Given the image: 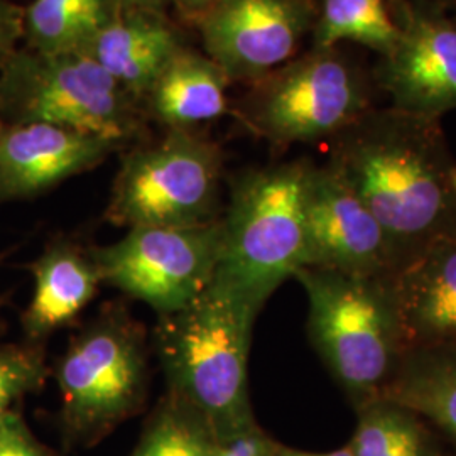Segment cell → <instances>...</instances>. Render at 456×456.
I'll return each instance as SVG.
<instances>
[{
  "label": "cell",
  "mask_w": 456,
  "mask_h": 456,
  "mask_svg": "<svg viewBox=\"0 0 456 456\" xmlns=\"http://www.w3.org/2000/svg\"><path fill=\"white\" fill-rule=\"evenodd\" d=\"M134 456H152V455H151V452H149V448H147L146 443H144V441H142V443H141V446H139V448H137V452H135V453H134Z\"/></svg>",
  "instance_id": "obj_30"
},
{
  "label": "cell",
  "mask_w": 456,
  "mask_h": 456,
  "mask_svg": "<svg viewBox=\"0 0 456 456\" xmlns=\"http://www.w3.org/2000/svg\"><path fill=\"white\" fill-rule=\"evenodd\" d=\"M311 345L355 408L382 395L404 346L389 277L301 267Z\"/></svg>",
  "instance_id": "obj_4"
},
{
  "label": "cell",
  "mask_w": 456,
  "mask_h": 456,
  "mask_svg": "<svg viewBox=\"0 0 456 456\" xmlns=\"http://www.w3.org/2000/svg\"><path fill=\"white\" fill-rule=\"evenodd\" d=\"M122 11L124 0H33L24 12L26 48L82 51Z\"/></svg>",
  "instance_id": "obj_19"
},
{
  "label": "cell",
  "mask_w": 456,
  "mask_h": 456,
  "mask_svg": "<svg viewBox=\"0 0 456 456\" xmlns=\"http://www.w3.org/2000/svg\"><path fill=\"white\" fill-rule=\"evenodd\" d=\"M222 218L198 227L131 228L118 242L90 250L102 282L159 314L203 293L222 254Z\"/></svg>",
  "instance_id": "obj_8"
},
{
  "label": "cell",
  "mask_w": 456,
  "mask_h": 456,
  "mask_svg": "<svg viewBox=\"0 0 456 456\" xmlns=\"http://www.w3.org/2000/svg\"><path fill=\"white\" fill-rule=\"evenodd\" d=\"M48 375L39 345L0 343V423L26 394L39 391Z\"/></svg>",
  "instance_id": "obj_23"
},
{
  "label": "cell",
  "mask_w": 456,
  "mask_h": 456,
  "mask_svg": "<svg viewBox=\"0 0 456 456\" xmlns=\"http://www.w3.org/2000/svg\"><path fill=\"white\" fill-rule=\"evenodd\" d=\"M212 456H277V446L254 426L225 440H215Z\"/></svg>",
  "instance_id": "obj_24"
},
{
  "label": "cell",
  "mask_w": 456,
  "mask_h": 456,
  "mask_svg": "<svg viewBox=\"0 0 456 456\" xmlns=\"http://www.w3.org/2000/svg\"><path fill=\"white\" fill-rule=\"evenodd\" d=\"M120 147L43 122L5 124L0 132V203L43 195L95 169Z\"/></svg>",
  "instance_id": "obj_12"
},
{
  "label": "cell",
  "mask_w": 456,
  "mask_h": 456,
  "mask_svg": "<svg viewBox=\"0 0 456 456\" xmlns=\"http://www.w3.org/2000/svg\"><path fill=\"white\" fill-rule=\"evenodd\" d=\"M225 73L207 54L184 48L147 92V110L167 129H193L227 114Z\"/></svg>",
  "instance_id": "obj_17"
},
{
  "label": "cell",
  "mask_w": 456,
  "mask_h": 456,
  "mask_svg": "<svg viewBox=\"0 0 456 456\" xmlns=\"http://www.w3.org/2000/svg\"><path fill=\"white\" fill-rule=\"evenodd\" d=\"M0 456H46L17 412L0 423Z\"/></svg>",
  "instance_id": "obj_25"
},
{
  "label": "cell",
  "mask_w": 456,
  "mask_h": 456,
  "mask_svg": "<svg viewBox=\"0 0 456 456\" xmlns=\"http://www.w3.org/2000/svg\"><path fill=\"white\" fill-rule=\"evenodd\" d=\"M306 233V267L369 277H391L395 271L384 228L331 164L311 166Z\"/></svg>",
  "instance_id": "obj_11"
},
{
  "label": "cell",
  "mask_w": 456,
  "mask_h": 456,
  "mask_svg": "<svg viewBox=\"0 0 456 456\" xmlns=\"http://www.w3.org/2000/svg\"><path fill=\"white\" fill-rule=\"evenodd\" d=\"M389 284L404 350L456 346V235L406 262Z\"/></svg>",
  "instance_id": "obj_14"
},
{
  "label": "cell",
  "mask_w": 456,
  "mask_h": 456,
  "mask_svg": "<svg viewBox=\"0 0 456 456\" xmlns=\"http://www.w3.org/2000/svg\"><path fill=\"white\" fill-rule=\"evenodd\" d=\"M359 423L350 441L354 456H433L423 419L386 395L357 406Z\"/></svg>",
  "instance_id": "obj_20"
},
{
  "label": "cell",
  "mask_w": 456,
  "mask_h": 456,
  "mask_svg": "<svg viewBox=\"0 0 456 456\" xmlns=\"http://www.w3.org/2000/svg\"><path fill=\"white\" fill-rule=\"evenodd\" d=\"M450 183H452V188H453V191H455L456 195V166L453 167V171H452V176H450Z\"/></svg>",
  "instance_id": "obj_31"
},
{
  "label": "cell",
  "mask_w": 456,
  "mask_h": 456,
  "mask_svg": "<svg viewBox=\"0 0 456 456\" xmlns=\"http://www.w3.org/2000/svg\"><path fill=\"white\" fill-rule=\"evenodd\" d=\"M222 154L193 129H167L131 149L115 176L105 218L117 227H198L218 220Z\"/></svg>",
  "instance_id": "obj_6"
},
{
  "label": "cell",
  "mask_w": 456,
  "mask_h": 456,
  "mask_svg": "<svg viewBox=\"0 0 456 456\" xmlns=\"http://www.w3.org/2000/svg\"><path fill=\"white\" fill-rule=\"evenodd\" d=\"M220 0H173V4L181 11V14L198 20L205 12H208L213 5Z\"/></svg>",
  "instance_id": "obj_27"
},
{
  "label": "cell",
  "mask_w": 456,
  "mask_h": 456,
  "mask_svg": "<svg viewBox=\"0 0 456 456\" xmlns=\"http://www.w3.org/2000/svg\"><path fill=\"white\" fill-rule=\"evenodd\" d=\"M184 48L181 34L166 14L124 9L80 53L142 102L164 68Z\"/></svg>",
  "instance_id": "obj_15"
},
{
  "label": "cell",
  "mask_w": 456,
  "mask_h": 456,
  "mask_svg": "<svg viewBox=\"0 0 456 456\" xmlns=\"http://www.w3.org/2000/svg\"><path fill=\"white\" fill-rule=\"evenodd\" d=\"M56 382L73 429L92 433L120 421L146 395L142 328L126 311H103L69 342Z\"/></svg>",
  "instance_id": "obj_7"
},
{
  "label": "cell",
  "mask_w": 456,
  "mask_h": 456,
  "mask_svg": "<svg viewBox=\"0 0 456 456\" xmlns=\"http://www.w3.org/2000/svg\"><path fill=\"white\" fill-rule=\"evenodd\" d=\"M311 166L293 161L252 169L232 190L215 276L257 313L284 281L308 265Z\"/></svg>",
  "instance_id": "obj_3"
},
{
  "label": "cell",
  "mask_w": 456,
  "mask_h": 456,
  "mask_svg": "<svg viewBox=\"0 0 456 456\" xmlns=\"http://www.w3.org/2000/svg\"><path fill=\"white\" fill-rule=\"evenodd\" d=\"M384 83L395 110L438 118L456 110V29L431 17H409L387 54Z\"/></svg>",
  "instance_id": "obj_13"
},
{
  "label": "cell",
  "mask_w": 456,
  "mask_h": 456,
  "mask_svg": "<svg viewBox=\"0 0 456 456\" xmlns=\"http://www.w3.org/2000/svg\"><path fill=\"white\" fill-rule=\"evenodd\" d=\"M4 127H5V122H4V117H2V114H0V132H2Z\"/></svg>",
  "instance_id": "obj_32"
},
{
  "label": "cell",
  "mask_w": 456,
  "mask_h": 456,
  "mask_svg": "<svg viewBox=\"0 0 456 456\" xmlns=\"http://www.w3.org/2000/svg\"><path fill=\"white\" fill-rule=\"evenodd\" d=\"M310 16L297 0H220L198 19L207 56L228 80H254L284 65Z\"/></svg>",
  "instance_id": "obj_10"
},
{
  "label": "cell",
  "mask_w": 456,
  "mask_h": 456,
  "mask_svg": "<svg viewBox=\"0 0 456 456\" xmlns=\"http://www.w3.org/2000/svg\"><path fill=\"white\" fill-rule=\"evenodd\" d=\"M152 456H212L213 438L201 418L169 395L144 436Z\"/></svg>",
  "instance_id": "obj_22"
},
{
  "label": "cell",
  "mask_w": 456,
  "mask_h": 456,
  "mask_svg": "<svg viewBox=\"0 0 456 456\" xmlns=\"http://www.w3.org/2000/svg\"><path fill=\"white\" fill-rule=\"evenodd\" d=\"M7 124L43 122L127 147L144 131L141 102L80 51L17 49L0 68Z\"/></svg>",
  "instance_id": "obj_5"
},
{
  "label": "cell",
  "mask_w": 456,
  "mask_h": 456,
  "mask_svg": "<svg viewBox=\"0 0 456 456\" xmlns=\"http://www.w3.org/2000/svg\"><path fill=\"white\" fill-rule=\"evenodd\" d=\"M34 293L20 322L28 343L37 345L69 325L94 299L102 277L88 250L58 240L28 265Z\"/></svg>",
  "instance_id": "obj_16"
},
{
  "label": "cell",
  "mask_w": 456,
  "mask_h": 456,
  "mask_svg": "<svg viewBox=\"0 0 456 456\" xmlns=\"http://www.w3.org/2000/svg\"><path fill=\"white\" fill-rule=\"evenodd\" d=\"M382 395L435 424L456 444V346L404 350Z\"/></svg>",
  "instance_id": "obj_18"
},
{
  "label": "cell",
  "mask_w": 456,
  "mask_h": 456,
  "mask_svg": "<svg viewBox=\"0 0 456 456\" xmlns=\"http://www.w3.org/2000/svg\"><path fill=\"white\" fill-rule=\"evenodd\" d=\"M24 12L12 0H0V68L5 65L24 39Z\"/></svg>",
  "instance_id": "obj_26"
},
{
  "label": "cell",
  "mask_w": 456,
  "mask_h": 456,
  "mask_svg": "<svg viewBox=\"0 0 456 456\" xmlns=\"http://www.w3.org/2000/svg\"><path fill=\"white\" fill-rule=\"evenodd\" d=\"M277 456H354L350 446H345L342 450L331 452V453H305V452H296V450H286L277 446Z\"/></svg>",
  "instance_id": "obj_29"
},
{
  "label": "cell",
  "mask_w": 456,
  "mask_h": 456,
  "mask_svg": "<svg viewBox=\"0 0 456 456\" xmlns=\"http://www.w3.org/2000/svg\"><path fill=\"white\" fill-rule=\"evenodd\" d=\"M331 166L384 228L395 271L456 235V195L436 118L362 115L338 134ZM394 271V273H395Z\"/></svg>",
  "instance_id": "obj_1"
},
{
  "label": "cell",
  "mask_w": 456,
  "mask_h": 456,
  "mask_svg": "<svg viewBox=\"0 0 456 456\" xmlns=\"http://www.w3.org/2000/svg\"><path fill=\"white\" fill-rule=\"evenodd\" d=\"M171 4H173V0H124V9L166 14V11Z\"/></svg>",
  "instance_id": "obj_28"
},
{
  "label": "cell",
  "mask_w": 456,
  "mask_h": 456,
  "mask_svg": "<svg viewBox=\"0 0 456 456\" xmlns=\"http://www.w3.org/2000/svg\"><path fill=\"white\" fill-rule=\"evenodd\" d=\"M365 97L354 69L333 54H313L273 73L250 102V126L274 144L338 135L363 115Z\"/></svg>",
  "instance_id": "obj_9"
},
{
  "label": "cell",
  "mask_w": 456,
  "mask_h": 456,
  "mask_svg": "<svg viewBox=\"0 0 456 456\" xmlns=\"http://www.w3.org/2000/svg\"><path fill=\"white\" fill-rule=\"evenodd\" d=\"M257 314L215 276L190 305L158 316L156 350L171 395L201 418L215 440L256 426L247 367Z\"/></svg>",
  "instance_id": "obj_2"
},
{
  "label": "cell",
  "mask_w": 456,
  "mask_h": 456,
  "mask_svg": "<svg viewBox=\"0 0 456 456\" xmlns=\"http://www.w3.org/2000/svg\"><path fill=\"white\" fill-rule=\"evenodd\" d=\"M401 28L392 20L384 0H325L316 26V49L354 41L386 56L395 48Z\"/></svg>",
  "instance_id": "obj_21"
}]
</instances>
